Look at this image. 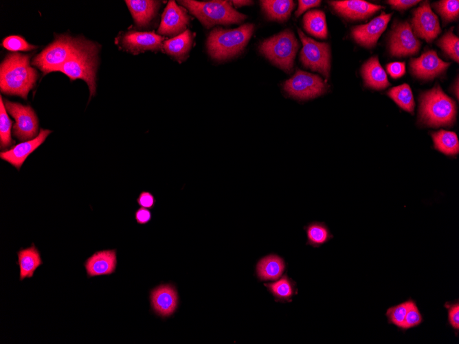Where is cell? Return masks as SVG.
Wrapping results in <instances>:
<instances>
[{
  "mask_svg": "<svg viewBox=\"0 0 459 344\" xmlns=\"http://www.w3.org/2000/svg\"><path fill=\"white\" fill-rule=\"evenodd\" d=\"M304 28L310 34L326 38L328 34L324 12L319 10L307 12L303 17Z\"/></svg>",
  "mask_w": 459,
  "mask_h": 344,
  "instance_id": "cell-29",
  "label": "cell"
},
{
  "mask_svg": "<svg viewBox=\"0 0 459 344\" xmlns=\"http://www.w3.org/2000/svg\"><path fill=\"white\" fill-rule=\"evenodd\" d=\"M152 214L150 209L140 207L135 212V219L138 224L145 225L150 221Z\"/></svg>",
  "mask_w": 459,
  "mask_h": 344,
  "instance_id": "cell-41",
  "label": "cell"
},
{
  "mask_svg": "<svg viewBox=\"0 0 459 344\" xmlns=\"http://www.w3.org/2000/svg\"><path fill=\"white\" fill-rule=\"evenodd\" d=\"M387 94L400 108L414 114L415 102L412 89L407 84L391 88Z\"/></svg>",
  "mask_w": 459,
  "mask_h": 344,
  "instance_id": "cell-31",
  "label": "cell"
},
{
  "mask_svg": "<svg viewBox=\"0 0 459 344\" xmlns=\"http://www.w3.org/2000/svg\"><path fill=\"white\" fill-rule=\"evenodd\" d=\"M361 75L366 84L372 89L381 90L390 84L377 56L370 58L363 65Z\"/></svg>",
  "mask_w": 459,
  "mask_h": 344,
  "instance_id": "cell-24",
  "label": "cell"
},
{
  "mask_svg": "<svg viewBox=\"0 0 459 344\" xmlns=\"http://www.w3.org/2000/svg\"><path fill=\"white\" fill-rule=\"evenodd\" d=\"M423 317L416 304V302L411 297L409 298V305L405 315L402 332L416 328L423 322Z\"/></svg>",
  "mask_w": 459,
  "mask_h": 344,
  "instance_id": "cell-35",
  "label": "cell"
},
{
  "mask_svg": "<svg viewBox=\"0 0 459 344\" xmlns=\"http://www.w3.org/2000/svg\"><path fill=\"white\" fill-rule=\"evenodd\" d=\"M80 39L67 35H60L38 54L32 64L45 73L56 71L76 51Z\"/></svg>",
  "mask_w": 459,
  "mask_h": 344,
  "instance_id": "cell-7",
  "label": "cell"
},
{
  "mask_svg": "<svg viewBox=\"0 0 459 344\" xmlns=\"http://www.w3.org/2000/svg\"><path fill=\"white\" fill-rule=\"evenodd\" d=\"M444 307L447 311V323L452 329L454 334L458 336L459 333V301L458 299L447 301Z\"/></svg>",
  "mask_w": 459,
  "mask_h": 344,
  "instance_id": "cell-37",
  "label": "cell"
},
{
  "mask_svg": "<svg viewBox=\"0 0 459 344\" xmlns=\"http://www.w3.org/2000/svg\"><path fill=\"white\" fill-rule=\"evenodd\" d=\"M412 26L414 35L428 43L441 32L438 19L432 11L428 1H425L414 10Z\"/></svg>",
  "mask_w": 459,
  "mask_h": 344,
  "instance_id": "cell-12",
  "label": "cell"
},
{
  "mask_svg": "<svg viewBox=\"0 0 459 344\" xmlns=\"http://www.w3.org/2000/svg\"><path fill=\"white\" fill-rule=\"evenodd\" d=\"M421 47V42L414 35L407 22L400 23L392 31L389 48L393 56L403 57L416 54Z\"/></svg>",
  "mask_w": 459,
  "mask_h": 344,
  "instance_id": "cell-11",
  "label": "cell"
},
{
  "mask_svg": "<svg viewBox=\"0 0 459 344\" xmlns=\"http://www.w3.org/2000/svg\"><path fill=\"white\" fill-rule=\"evenodd\" d=\"M194 34L187 30L182 34L165 41L163 43L164 51L179 62L183 61L192 48Z\"/></svg>",
  "mask_w": 459,
  "mask_h": 344,
  "instance_id": "cell-22",
  "label": "cell"
},
{
  "mask_svg": "<svg viewBox=\"0 0 459 344\" xmlns=\"http://www.w3.org/2000/svg\"><path fill=\"white\" fill-rule=\"evenodd\" d=\"M164 37L153 32L129 31L120 38V45L135 54L146 51H158L162 48Z\"/></svg>",
  "mask_w": 459,
  "mask_h": 344,
  "instance_id": "cell-14",
  "label": "cell"
},
{
  "mask_svg": "<svg viewBox=\"0 0 459 344\" xmlns=\"http://www.w3.org/2000/svg\"><path fill=\"white\" fill-rule=\"evenodd\" d=\"M408 305L409 299L396 306L388 308L385 314L388 323L394 325L398 330L401 331L404 324Z\"/></svg>",
  "mask_w": 459,
  "mask_h": 344,
  "instance_id": "cell-34",
  "label": "cell"
},
{
  "mask_svg": "<svg viewBox=\"0 0 459 344\" xmlns=\"http://www.w3.org/2000/svg\"><path fill=\"white\" fill-rule=\"evenodd\" d=\"M298 46L293 32L286 30L261 42L259 50L272 63L291 73Z\"/></svg>",
  "mask_w": 459,
  "mask_h": 344,
  "instance_id": "cell-6",
  "label": "cell"
},
{
  "mask_svg": "<svg viewBox=\"0 0 459 344\" xmlns=\"http://www.w3.org/2000/svg\"><path fill=\"white\" fill-rule=\"evenodd\" d=\"M190 23V16L185 8L169 1L161 16L158 34L175 37L184 32Z\"/></svg>",
  "mask_w": 459,
  "mask_h": 344,
  "instance_id": "cell-13",
  "label": "cell"
},
{
  "mask_svg": "<svg viewBox=\"0 0 459 344\" xmlns=\"http://www.w3.org/2000/svg\"><path fill=\"white\" fill-rule=\"evenodd\" d=\"M117 265L115 249L98 251L88 257L84 263L89 278L110 275L115 272Z\"/></svg>",
  "mask_w": 459,
  "mask_h": 344,
  "instance_id": "cell-19",
  "label": "cell"
},
{
  "mask_svg": "<svg viewBox=\"0 0 459 344\" xmlns=\"http://www.w3.org/2000/svg\"><path fill=\"white\" fill-rule=\"evenodd\" d=\"M420 1H421L416 0H390L388 1V3L395 9L405 10L416 5Z\"/></svg>",
  "mask_w": 459,
  "mask_h": 344,
  "instance_id": "cell-43",
  "label": "cell"
},
{
  "mask_svg": "<svg viewBox=\"0 0 459 344\" xmlns=\"http://www.w3.org/2000/svg\"><path fill=\"white\" fill-rule=\"evenodd\" d=\"M206 27L216 25H230L243 22L247 16L234 9L230 1L193 0L179 1Z\"/></svg>",
  "mask_w": 459,
  "mask_h": 344,
  "instance_id": "cell-5",
  "label": "cell"
},
{
  "mask_svg": "<svg viewBox=\"0 0 459 344\" xmlns=\"http://www.w3.org/2000/svg\"><path fill=\"white\" fill-rule=\"evenodd\" d=\"M268 291L273 296L275 301L291 302L292 297L298 294L296 283L284 274L278 281L264 284Z\"/></svg>",
  "mask_w": 459,
  "mask_h": 344,
  "instance_id": "cell-26",
  "label": "cell"
},
{
  "mask_svg": "<svg viewBox=\"0 0 459 344\" xmlns=\"http://www.w3.org/2000/svg\"><path fill=\"white\" fill-rule=\"evenodd\" d=\"M330 3L337 13L355 20L368 17L382 8L361 0L333 1Z\"/></svg>",
  "mask_w": 459,
  "mask_h": 344,
  "instance_id": "cell-20",
  "label": "cell"
},
{
  "mask_svg": "<svg viewBox=\"0 0 459 344\" xmlns=\"http://www.w3.org/2000/svg\"><path fill=\"white\" fill-rule=\"evenodd\" d=\"M37 78L36 70L30 65L29 55L9 54L1 64L0 88L5 94L27 99Z\"/></svg>",
  "mask_w": 459,
  "mask_h": 344,
  "instance_id": "cell-1",
  "label": "cell"
},
{
  "mask_svg": "<svg viewBox=\"0 0 459 344\" xmlns=\"http://www.w3.org/2000/svg\"><path fill=\"white\" fill-rule=\"evenodd\" d=\"M298 32L302 43L300 58L302 65L312 71L322 74L326 79L331 68L330 46L326 43L317 42L306 36L301 30Z\"/></svg>",
  "mask_w": 459,
  "mask_h": 344,
  "instance_id": "cell-8",
  "label": "cell"
},
{
  "mask_svg": "<svg viewBox=\"0 0 459 344\" xmlns=\"http://www.w3.org/2000/svg\"><path fill=\"white\" fill-rule=\"evenodd\" d=\"M155 202L154 196L150 192L146 191L142 192L137 198V204L140 207L147 209H153Z\"/></svg>",
  "mask_w": 459,
  "mask_h": 344,
  "instance_id": "cell-39",
  "label": "cell"
},
{
  "mask_svg": "<svg viewBox=\"0 0 459 344\" xmlns=\"http://www.w3.org/2000/svg\"><path fill=\"white\" fill-rule=\"evenodd\" d=\"M3 46L11 51H30L37 47L29 44L24 38L19 36H10L3 41Z\"/></svg>",
  "mask_w": 459,
  "mask_h": 344,
  "instance_id": "cell-38",
  "label": "cell"
},
{
  "mask_svg": "<svg viewBox=\"0 0 459 344\" xmlns=\"http://www.w3.org/2000/svg\"><path fill=\"white\" fill-rule=\"evenodd\" d=\"M150 305L154 312L162 317L172 315L178 305V295L171 284H161L150 290Z\"/></svg>",
  "mask_w": 459,
  "mask_h": 344,
  "instance_id": "cell-17",
  "label": "cell"
},
{
  "mask_svg": "<svg viewBox=\"0 0 459 344\" xmlns=\"http://www.w3.org/2000/svg\"><path fill=\"white\" fill-rule=\"evenodd\" d=\"M2 97L0 98V146L1 150L9 148L14 143L11 137L12 122L8 117Z\"/></svg>",
  "mask_w": 459,
  "mask_h": 344,
  "instance_id": "cell-32",
  "label": "cell"
},
{
  "mask_svg": "<svg viewBox=\"0 0 459 344\" xmlns=\"http://www.w3.org/2000/svg\"><path fill=\"white\" fill-rule=\"evenodd\" d=\"M260 3L267 17L278 21L287 20L295 6L291 0H263Z\"/></svg>",
  "mask_w": 459,
  "mask_h": 344,
  "instance_id": "cell-28",
  "label": "cell"
},
{
  "mask_svg": "<svg viewBox=\"0 0 459 344\" xmlns=\"http://www.w3.org/2000/svg\"><path fill=\"white\" fill-rule=\"evenodd\" d=\"M435 8L445 21L456 19L459 13L458 0L440 1L435 4Z\"/></svg>",
  "mask_w": 459,
  "mask_h": 344,
  "instance_id": "cell-36",
  "label": "cell"
},
{
  "mask_svg": "<svg viewBox=\"0 0 459 344\" xmlns=\"http://www.w3.org/2000/svg\"><path fill=\"white\" fill-rule=\"evenodd\" d=\"M7 111L15 119L12 129L13 135L20 141H28L34 139L38 135V119L30 106L3 101Z\"/></svg>",
  "mask_w": 459,
  "mask_h": 344,
  "instance_id": "cell-10",
  "label": "cell"
},
{
  "mask_svg": "<svg viewBox=\"0 0 459 344\" xmlns=\"http://www.w3.org/2000/svg\"><path fill=\"white\" fill-rule=\"evenodd\" d=\"M232 2L236 7H241V6H243V5H251V4L253 3V1H245V0H240V1L236 0V1H232Z\"/></svg>",
  "mask_w": 459,
  "mask_h": 344,
  "instance_id": "cell-44",
  "label": "cell"
},
{
  "mask_svg": "<svg viewBox=\"0 0 459 344\" xmlns=\"http://www.w3.org/2000/svg\"><path fill=\"white\" fill-rule=\"evenodd\" d=\"M391 16L392 14L382 12L367 24L355 26L351 32L353 38L362 46L374 47L385 30Z\"/></svg>",
  "mask_w": 459,
  "mask_h": 344,
  "instance_id": "cell-16",
  "label": "cell"
},
{
  "mask_svg": "<svg viewBox=\"0 0 459 344\" xmlns=\"http://www.w3.org/2000/svg\"><path fill=\"white\" fill-rule=\"evenodd\" d=\"M135 23L138 27H146L154 19L160 1L150 0L125 1Z\"/></svg>",
  "mask_w": 459,
  "mask_h": 344,
  "instance_id": "cell-21",
  "label": "cell"
},
{
  "mask_svg": "<svg viewBox=\"0 0 459 344\" xmlns=\"http://www.w3.org/2000/svg\"><path fill=\"white\" fill-rule=\"evenodd\" d=\"M387 71L393 78H398L404 75L405 65L403 62H394L387 65Z\"/></svg>",
  "mask_w": 459,
  "mask_h": 344,
  "instance_id": "cell-40",
  "label": "cell"
},
{
  "mask_svg": "<svg viewBox=\"0 0 459 344\" xmlns=\"http://www.w3.org/2000/svg\"><path fill=\"white\" fill-rule=\"evenodd\" d=\"M254 30V25L247 23L235 29H213L207 40L210 56L217 60L231 58L247 45Z\"/></svg>",
  "mask_w": 459,
  "mask_h": 344,
  "instance_id": "cell-3",
  "label": "cell"
},
{
  "mask_svg": "<svg viewBox=\"0 0 459 344\" xmlns=\"http://www.w3.org/2000/svg\"><path fill=\"white\" fill-rule=\"evenodd\" d=\"M453 27L437 42L438 47L456 62H459V39L453 33Z\"/></svg>",
  "mask_w": 459,
  "mask_h": 344,
  "instance_id": "cell-33",
  "label": "cell"
},
{
  "mask_svg": "<svg viewBox=\"0 0 459 344\" xmlns=\"http://www.w3.org/2000/svg\"><path fill=\"white\" fill-rule=\"evenodd\" d=\"M51 133L49 130L41 129L34 139L23 141L10 150L1 152V159L19 170L27 157L45 141Z\"/></svg>",
  "mask_w": 459,
  "mask_h": 344,
  "instance_id": "cell-18",
  "label": "cell"
},
{
  "mask_svg": "<svg viewBox=\"0 0 459 344\" xmlns=\"http://www.w3.org/2000/svg\"><path fill=\"white\" fill-rule=\"evenodd\" d=\"M456 104L436 84L419 98L418 123L429 127L451 126L456 121Z\"/></svg>",
  "mask_w": 459,
  "mask_h": 344,
  "instance_id": "cell-2",
  "label": "cell"
},
{
  "mask_svg": "<svg viewBox=\"0 0 459 344\" xmlns=\"http://www.w3.org/2000/svg\"><path fill=\"white\" fill-rule=\"evenodd\" d=\"M328 86L318 75L298 69L284 84V90L299 100L313 99L324 94Z\"/></svg>",
  "mask_w": 459,
  "mask_h": 344,
  "instance_id": "cell-9",
  "label": "cell"
},
{
  "mask_svg": "<svg viewBox=\"0 0 459 344\" xmlns=\"http://www.w3.org/2000/svg\"><path fill=\"white\" fill-rule=\"evenodd\" d=\"M16 254L20 281L32 277L36 270L43 264L41 253L34 243L28 248H21Z\"/></svg>",
  "mask_w": 459,
  "mask_h": 344,
  "instance_id": "cell-23",
  "label": "cell"
},
{
  "mask_svg": "<svg viewBox=\"0 0 459 344\" xmlns=\"http://www.w3.org/2000/svg\"><path fill=\"white\" fill-rule=\"evenodd\" d=\"M307 241L306 244L315 248L327 243L333 238L329 228L324 222L313 221L304 227Z\"/></svg>",
  "mask_w": 459,
  "mask_h": 344,
  "instance_id": "cell-30",
  "label": "cell"
},
{
  "mask_svg": "<svg viewBox=\"0 0 459 344\" xmlns=\"http://www.w3.org/2000/svg\"><path fill=\"white\" fill-rule=\"evenodd\" d=\"M450 63L442 60L434 50L424 52L410 61V71L418 78L430 80L443 73Z\"/></svg>",
  "mask_w": 459,
  "mask_h": 344,
  "instance_id": "cell-15",
  "label": "cell"
},
{
  "mask_svg": "<svg viewBox=\"0 0 459 344\" xmlns=\"http://www.w3.org/2000/svg\"><path fill=\"white\" fill-rule=\"evenodd\" d=\"M434 148L447 156H456L459 152L457 135L452 131L439 130L431 134Z\"/></svg>",
  "mask_w": 459,
  "mask_h": 344,
  "instance_id": "cell-27",
  "label": "cell"
},
{
  "mask_svg": "<svg viewBox=\"0 0 459 344\" xmlns=\"http://www.w3.org/2000/svg\"><path fill=\"white\" fill-rule=\"evenodd\" d=\"M284 268V260L276 254H270L258 261L256 273L260 281L275 280L282 275Z\"/></svg>",
  "mask_w": 459,
  "mask_h": 344,
  "instance_id": "cell-25",
  "label": "cell"
},
{
  "mask_svg": "<svg viewBox=\"0 0 459 344\" xmlns=\"http://www.w3.org/2000/svg\"><path fill=\"white\" fill-rule=\"evenodd\" d=\"M320 3L321 1L300 0L298 1V8L295 13V15L298 17L306 10L311 8L318 6Z\"/></svg>",
  "mask_w": 459,
  "mask_h": 344,
  "instance_id": "cell-42",
  "label": "cell"
},
{
  "mask_svg": "<svg viewBox=\"0 0 459 344\" xmlns=\"http://www.w3.org/2000/svg\"><path fill=\"white\" fill-rule=\"evenodd\" d=\"M98 53V46L95 43L80 39L76 51L56 71L64 73L71 80H84L88 84L91 97L96 92Z\"/></svg>",
  "mask_w": 459,
  "mask_h": 344,
  "instance_id": "cell-4",
  "label": "cell"
}]
</instances>
